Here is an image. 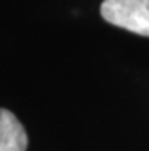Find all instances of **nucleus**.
Masks as SVG:
<instances>
[{
  "instance_id": "f257e3e1",
  "label": "nucleus",
  "mask_w": 149,
  "mask_h": 151,
  "mask_svg": "<svg viewBox=\"0 0 149 151\" xmlns=\"http://www.w3.org/2000/svg\"><path fill=\"white\" fill-rule=\"evenodd\" d=\"M103 20L143 37H149V0H103Z\"/></svg>"
},
{
  "instance_id": "f03ea898",
  "label": "nucleus",
  "mask_w": 149,
  "mask_h": 151,
  "mask_svg": "<svg viewBox=\"0 0 149 151\" xmlns=\"http://www.w3.org/2000/svg\"><path fill=\"white\" fill-rule=\"evenodd\" d=\"M28 134L15 114L0 109V151H26Z\"/></svg>"
}]
</instances>
